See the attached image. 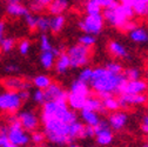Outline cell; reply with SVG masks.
Here are the masks:
<instances>
[{"mask_svg":"<svg viewBox=\"0 0 148 147\" xmlns=\"http://www.w3.org/2000/svg\"><path fill=\"white\" fill-rule=\"evenodd\" d=\"M129 38L134 43L146 44V43H148V32L141 27H136L134 31L129 33Z\"/></svg>","mask_w":148,"mask_h":147,"instance_id":"cell-24","label":"cell"},{"mask_svg":"<svg viewBox=\"0 0 148 147\" xmlns=\"http://www.w3.org/2000/svg\"><path fill=\"white\" fill-rule=\"evenodd\" d=\"M92 137H94V127L86 125L82 131V138H92Z\"/></svg>","mask_w":148,"mask_h":147,"instance_id":"cell-47","label":"cell"},{"mask_svg":"<svg viewBox=\"0 0 148 147\" xmlns=\"http://www.w3.org/2000/svg\"><path fill=\"white\" fill-rule=\"evenodd\" d=\"M92 73H93V69L89 68V67H85L82 68V71L80 72V74H79V79L81 82H85V84H89L90 79H92Z\"/></svg>","mask_w":148,"mask_h":147,"instance_id":"cell-41","label":"cell"},{"mask_svg":"<svg viewBox=\"0 0 148 147\" xmlns=\"http://www.w3.org/2000/svg\"><path fill=\"white\" fill-rule=\"evenodd\" d=\"M45 134L44 132L40 131H34L32 132V134L29 135V140L35 145V146H41V144L45 141Z\"/></svg>","mask_w":148,"mask_h":147,"instance_id":"cell-37","label":"cell"},{"mask_svg":"<svg viewBox=\"0 0 148 147\" xmlns=\"http://www.w3.org/2000/svg\"><path fill=\"white\" fill-rule=\"evenodd\" d=\"M86 100H87V98L78 95V94H73V93L67 94V106H69L72 109L81 111L82 108H85Z\"/></svg>","mask_w":148,"mask_h":147,"instance_id":"cell-17","label":"cell"},{"mask_svg":"<svg viewBox=\"0 0 148 147\" xmlns=\"http://www.w3.org/2000/svg\"><path fill=\"white\" fill-rule=\"evenodd\" d=\"M67 7H68V1H66V0H54V1H51L47 8L49 13L53 16H55V15H62V13L67 10Z\"/></svg>","mask_w":148,"mask_h":147,"instance_id":"cell-20","label":"cell"},{"mask_svg":"<svg viewBox=\"0 0 148 147\" xmlns=\"http://www.w3.org/2000/svg\"><path fill=\"white\" fill-rule=\"evenodd\" d=\"M15 46V40L13 38H8V36H6V38L0 43V47H1L3 52L5 53H10Z\"/></svg>","mask_w":148,"mask_h":147,"instance_id":"cell-39","label":"cell"},{"mask_svg":"<svg viewBox=\"0 0 148 147\" xmlns=\"http://www.w3.org/2000/svg\"><path fill=\"white\" fill-rule=\"evenodd\" d=\"M66 54L69 59L71 67L79 68V67L86 66L88 64L90 51H89V48H87L80 44H77V45H73L72 47H69Z\"/></svg>","mask_w":148,"mask_h":147,"instance_id":"cell-6","label":"cell"},{"mask_svg":"<svg viewBox=\"0 0 148 147\" xmlns=\"http://www.w3.org/2000/svg\"><path fill=\"white\" fill-rule=\"evenodd\" d=\"M128 120V117L125 112H115L113 114H110L108 118V125L109 127H112L115 131H120L121 128H123V126L126 125Z\"/></svg>","mask_w":148,"mask_h":147,"instance_id":"cell-16","label":"cell"},{"mask_svg":"<svg viewBox=\"0 0 148 147\" xmlns=\"http://www.w3.org/2000/svg\"><path fill=\"white\" fill-rule=\"evenodd\" d=\"M51 119H58L71 125L78 121V115L75 111H71L66 101H47L42 105L41 120L45 122Z\"/></svg>","mask_w":148,"mask_h":147,"instance_id":"cell-2","label":"cell"},{"mask_svg":"<svg viewBox=\"0 0 148 147\" xmlns=\"http://www.w3.org/2000/svg\"><path fill=\"white\" fill-rule=\"evenodd\" d=\"M90 147H93V146H90Z\"/></svg>","mask_w":148,"mask_h":147,"instance_id":"cell-57","label":"cell"},{"mask_svg":"<svg viewBox=\"0 0 148 147\" xmlns=\"http://www.w3.org/2000/svg\"><path fill=\"white\" fill-rule=\"evenodd\" d=\"M101 101H102V105H103V108L106 109V112L107 111H116V109L120 108L118 99L114 98L113 95H110L109 98H106V99H103Z\"/></svg>","mask_w":148,"mask_h":147,"instance_id":"cell-32","label":"cell"},{"mask_svg":"<svg viewBox=\"0 0 148 147\" xmlns=\"http://www.w3.org/2000/svg\"><path fill=\"white\" fill-rule=\"evenodd\" d=\"M7 125L0 124V147H16L15 145L11 144L7 137Z\"/></svg>","mask_w":148,"mask_h":147,"instance_id":"cell-30","label":"cell"},{"mask_svg":"<svg viewBox=\"0 0 148 147\" xmlns=\"http://www.w3.org/2000/svg\"><path fill=\"white\" fill-rule=\"evenodd\" d=\"M24 18H25L26 25H27L31 30H35V28H36V18H38V16H35L34 14H32V13L29 12V13L26 14Z\"/></svg>","mask_w":148,"mask_h":147,"instance_id":"cell-45","label":"cell"},{"mask_svg":"<svg viewBox=\"0 0 148 147\" xmlns=\"http://www.w3.org/2000/svg\"><path fill=\"white\" fill-rule=\"evenodd\" d=\"M69 147H79V146H78V145H75V144H71V145H69Z\"/></svg>","mask_w":148,"mask_h":147,"instance_id":"cell-53","label":"cell"},{"mask_svg":"<svg viewBox=\"0 0 148 147\" xmlns=\"http://www.w3.org/2000/svg\"><path fill=\"white\" fill-rule=\"evenodd\" d=\"M47 147H60V146H55V145H49V146H47Z\"/></svg>","mask_w":148,"mask_h":147,"instance_id":"cell-54","label":"cell"},{"mask_svg":"<svg viewBox=\"0 0 148 147\" xmlns=\"http://www.w3.org/2000/svg\"><path fill=\"white\" fill-rule=\"evenodd\" d=\"M8 125H7V137L11 144L15 145L16 147L26 146L31 140H29V134L23 130V127L18 120L15 114H11L8 118Z\"/></svg>","mask_w":148,"mask_h":147,"instance_id":"cell-5","label":"cell"},{"mask_svg":"<svg viewBox=\"0 0 148 147\" xmlns=\"http://www.w3.org/2000/svg\"><path fill=\"white\" fill-rule=\"evenodd\" d=\"M105 68L110 73H114V74H121L122 73V66L118 61H108L105 65Z\"/></svg>","mask_w":148,"mask_h":147,"instance_id":"cell-38","label":"cell"},{"mask_svg":"<svg viewBox=\"0 0 148 147\" xmlns=\"http://www.w3.org/2000/svg\"><path fill=\"white\" fill-rule=\"evenodd\" d=\"M51 84H52L51 78H49V77H47V76H44V74L36 76V77L33 79V85L36 87V89L45 91V89H46Z\"/></svg>","mask_w":148,"mask_h":147,"instance_id":"cell-29","label":"cell"},{"mask_svg":"<svg viewBox=\"0 0 148 147\" xmlns=\"http://www.w3.org/2000/svg\"><path fill=\"white\" fill-rule=\"evenodd\" d=\"M71 67V63L69 59L67 57L66 53H61L60 57H58L57 61H55V71H57L59 74H64L67 72V69Z\"/></svg>","mask_w":148,"mask_h":147,"instance_id":"cell-25","label":"cell"},{"mask_svg":"<svg viewBox=\"0 0 148 147\" xmlns=\"http://www.w3.org/2000/svg\"><path fill=\"white\" fill-rule=\"evenodd\" d=\"M138 27V25H136V23L135 21H132V20H129V21H127L120 30L122 31V32H127V33H131L132 31H134L135 28Z\"/></svg>","mask_w":148,"mask_h":147,"instance_id":"cell-46","label":"cell"},{"mask_svg":"<svg viewBox=\"0 0 148 147\" xmlns=\"http://www.w3.org/2000/svg\"><path fill=\"white\" fill-rule=\"evenodd\" d=\"M33 100L36 102V104H40V105H44L46 102V99H45V93L44 91L41 89H35V92H33V95H32Z\"/></svg>","mask_w":148,"mask_h":147,"instance_id":"cell-44","label":"cell"},{"mask_svg":"<svg viewBox=\"0 0 148 147\" xmlns=\"http://www.w3.org/2000/svg\"><path fill=\"white\" fill-rule=\"evenodd\" d=\"M103 20H107L114 27L121 28L127 21L134 16V12L131 6V0H122L113 10H102L101 13Z\"/></svg>","mask_w":148,"mask_h":147,"instance_id":"cell-4","label":"cell"},{"mask_svg":"<svg viewBox=\"0 0 148 147\" xmlns=\"http://www.w3.org/2000/svg\"><path fill=\"white\" fill-rule=\"evenodd\" d=\"M79 44L89 48L92 47L94 44H95V36L93 35H89V34H85V35H81L80 38H79Z\"/></svg>","mask_w":148,"mask_h":147,"instance_id":"cell-40","label":"cell"},{"mask_svg":"<svg viewBox=\"0 0 148 147\" xmlns=\"http://www.w3.org/2000/svg\"><path fill=\"white\" fill-rule=\"evenodd\" d=\"M18 120H19L23 130L25 132H34L36 131V128L39 126V119L36 117L35 113H33L32 111H23L16 115Z\"/></svg>","mask_w":148,"mask_h":147,"instance_id":"cell-10","label":"cell"},{"mask_svg":"<svg viewBox=\"0 0 148 147\" xmlns=\"http://www.w3.org/2000/svg\"><path fill=\"white\" fill-rule=\"evenodd\" d=\"M85 108L89 109V111H93L95 113H106L102 101L97 97H88L85 104Z\"/></svg>","mask_w":148,"mask_h":147,"instance_id":"cell-22","label":"cell"},{"mask_svg":"<svg viewBox=\"0 0 148 147\" xmlns=\"http://www.w3.org/2000/svg\"><path fill=\"white\" fill-rule=\"evenodd\" d=\"M94 135L97 138V142L101 146L109 145L113 141V133L106 120H100L99 124L94 127Z\"/></svg>","mask_w":148,"mask_h":147,"instance_id":"cell-9","label":"cell"},{"mask_svg":"<svg viewBox=\"0 0 148 147\" xmlns=\"http://www.w3.org/2000/svg\"><path fill=\"white\" fill-rule=\"evenodd\" d=\"M51 4V0H36V1H31L29 3V8L34 12H41L48 5Z\"/></svg>","mask_w":148,"mask_h":147,"instance_id":"cell-35","label":"cell"},{"mask_svg":"<svg viewBox=\"0 0 148 147\" xmlns=\"http://www.w3.org/2000/svg\"><path fill=\"white\" fill-rule=\"evenodd\" d=\"M85 125H82L81 122L77 121L69 125V131H68V135L71 141L73 142L74 140H77L79 138H82V131H84Z\"/></svg>","mask_w":148,"mask_h":147,"instance_id":"cell-27","label":"cell"},{"mask_svg":"<svg viewBox=\"0 0 148 147\" xmlns=\"http://www.w3.org/2000/svg\"><path fill=\"white\" fill-rule=\"evenodd\" d=\"M40 48H41V52H51L52 48H53V45L51 43L49 36L46 33H44L40 36Z\"/></svg>","mask_w":148,"mask_h":147,"instance_id":"cell-36","label":"cell"},{"mask_svg":"<svg viewBox=\"0 0 148 147\" xmlns=\"http://www.w3.org/2000/svg\"><path fill=\"white\" fill-rule=\"evenodd\" d=\"M40 63L44 68L51 69L55 64V57L52 52H41L40 54Z\"/></svg>","mask_w":148,"mask_h":147,"instance_id":"cell-28","label":"cell"},{"mask_svg":"<svg viewBox=\"0 0 148 147\" xmlns=\"http://www.w3.org/2000/svg\"><path fill=\"white\" fill-rule=\"evenodd\" d=\"M5 34H6V24L4 20H0V43L6 38Z\"/></svg>","mask_w":148,"mask_h":147,"instance_id":"cell-49","label":"cell"},{"mask_svg":"<svg viewBox=\"0 0 148 147\" xmlns=\"http://www.w3.org/2000/svg\"><path fill=\"white\" fill-rule=\"evenodd\" d=\"M148 89V85L145 80H135V81H126L120 89V94H145Z\"/></svg>","mask_w":148,"mask_h":147,"instance_id":"cell-12","label":"cell"},{"mask_svg":"<svg viewBox=\"0 0 148 147\" xmlns=\"http://www.w3.org/2000/svg\"><path fill=\"white\" fill-rule=\"evenodd\" d=\"M69 93L78 94V95H81V97H85V98L90 97V92H89L88 85L85 84V82H81L80 80H74L72 82Z\"/></svg>","mask_w":148,"mask_h":147,"instance_id":"cell-18","label":"cell"},{"mask_svg":"<svg viewBox=\"0 0 148 147\" xmlns=\"http://www.w3.org/2000/svg\"><path fill=\"white\" fill-rule=\"evenodd\" d=\"M51 52L54 54V57H60V54H61V51L59 47H53Z\"/></svg>","mask_w":148,"mask_h":147,"instance_id":"cell-52","label":"cell"},{"mask_svg":"<svg viewBox=\"0 0 148 147\" xmlns=\"http://www.w3.org/2000/svg\"><path fill=\"white\" fill-rule=\"evenodd\" d=\"M36 28L42 32V34L49 31V18L46 15H40L36 18Z\"/></svg>","mask_w":148,"mask_h":147,"instance_id":"cell-34","label":"cell"},{"mask_svg":"<svg viewBox=\"0 0 148 147\" xmlns=\"http://www.w3.org/2000/svg\"><path fill=\"white\" fill-rule=\"evenodd\" d=\"M126 81L127 80L125 79L122 73L114 74V73L107 71L105 67H97L92 73L89 85L98 94L107 93L113 95V93L120 94V89Z\"/></svg>","mask_w":148,"mask_h":147,"instance_id":"cell-1","label":"cell"},{"mask_svg":"<svg viewBox=\"0 0 148 147\" xmlns=\"http://www.w3.org/2000/svg\"><path fill=\"white\" fill-rule=\"evenodd\" d=\"M80 117H81V119L85 121V124L87 126H92V127H95L100 121L98 113H95L93 111H89V109H87V108H82L81 109Z\"/></svg>","mask_w":148,"mask_h":147,"instance_id":"cell-21","label":"cell"},{"mask_svg":"<svg viewBox=\"0 0 148 147\" xmlns=\"http://www.w3.org/2000/svg\"><path fill=\"white\" fill-rule=\"evenodd\" d=\"M21 100L18 92L4 91L0 93V109L10 114H15L21 107Z\"/></svg>","mask_w":148,"mask_h":147,"instance_id":"cell-7","label":"cell"},{"mask_svg":"<svg viewBox=\"0 0 148 147\" xmlns=\"http://www.w3.org/2000/svg\"><path fill=\"white\" fill-rule=\"evenodd\" d=\"M18 95H19L21 102H24V101H27V100L29 99L31 92H29V91H20V92H18Z\"/></svg>","mask_w":148,"mask_h":147,"instance_id":"cell-48","label":"cell"},{"mask_svg":"<svg viewBox=\"0 0 148 147\" xmlns=\"http://www.w3.org/2000/svg\"><path fill=\"white\" fill-rule=\"evenodd\" d=\"M131 6L134 14L140 16L148 15V0H131Z\"/></svg>","mask_w":148,"mask_h":147,"instance_id":"cell-23","label":"cell"},{"mask_svg":"<svg viewBox=\"0 0 148 147\" xmlns=\"http://www.w3.org/2000/svg\"><path fill=\"white\" fill-rule=\"evenodd\" d=\"M68 131H69V125L58 119H51L44 122V134L55 146L73 144L69 139Z\"/></svg>","mask_w":148,"mask_h":147,"instance_id":"cell-3","label":"cell"},{"mask_svg":"<svg viewBox=\"0 0 148 147\" xmlns=\"http://www.w3.org/2000/svg\"><path fill=\"white\" fill-rule=\"evenodd\" d=\"M6 12L12 16H25L29 13V10L24 6L20 1L16 0H10L6 4Z\"/></svg>","mask_w":148,"mask_h":147,"instance_id":"cell-15","label":"cell"},{"mask_svg":"<svg viewBox=\"0 0 148 147\" xmlns=\"http://www.w3.org/2000/svg\"><path fill=\"white\" fill-rule=\"evenodd\" d=\"M103 18L101 14H93V15H87L85 16L84 20H80L78 23V26L80 30H82L86 34L89 35H98L102 28H103Z\"/></svg>","mask_w":148,"mask_h":147,"instance_id":"cell-8","label":"cell"},{"mask_svg":"<svg viewBox=\"0 0 148 147\" xmlns=\"http://www.w3.org/2000/svg\"><path fill=\"white\" fill-rule=\"evenodd\" d=\"M45 99L47 101H66L67 102V92L57 82H52L45 91Z\"/></svg>","mask_w":148,"mask_h":147,"instance_id":"cell-11","label":"cell"},{"mask_svg":"<svg viewBox=\"0 0 148 147\" xmlns=\"http://www.w3.org/2000/svg\"><path fill=\"white\" fill-rule=\"evenodd\" d=\"M122 74L127 81H135V80H140L141 71L136 67H131V68H127Z\"/></svg>","mask_w":148,"mask_h":147,"instance_id":"cell-31","label":"cell"},{"mask_svg":"<svg viewBox=\"0 0 148 147\" xmlns=\"http://www.w3.org/2000/svg\"><path fill=\"white\" fill-rule=\"evenodd\" d=\"M141 127H142V131L148 134V114L143 117V119H142V126Z\"/></svg>","mask_w":148,"mask_h":147,"instance_id":"cell-51","label":"cell"},{"mask_svg":"<svg viewBox=\"0 0 148 147\" xmlns=\"http://www.w3.org/2000/svg\"><path fill=\"white\" fill-rule=\"evenodd\" d=\"M108 49L116 58H126V59L129 58V54H128L126 47L121 43H119V41H114V40L113 41H109Z\"/></svg>","mask_w":148,"mask_h":147,"instance_id":"cell-19","label":"cell"},{"mask_svg":"<svg viewBox=\"0 0 148 147\" xmlns=\"http://www.w3.org/2000/svg\"><path fill=\"white\" fill-rule=\"evenodd\" d=\"M1 85L6 88V91H13V92H20V91H29L31 84L21 78L18 77H8L3 79Z\"/></svg>","mask_w":148,"mask_h":147,"instance_id":"cell-13","label":"cell"},{"mask_svg":"<svg viewBox=\"0 0 148 147\" xmlns=\"http://www.w3.org/2000/svg\"><path fill=\"white\" fill-rule=\"evenodd\" d=\"M143 147H148V142H147V144H145V145H143Z\"/></svg>","mask_w":148,"mask_h":147,"instance_id":"cell-55","label":"cell"},{"mask_svg":"<svg viewBox=\"0 0 148 147\" xmlns=\"http://www.w3.org/2000/svg\"><path fill=\"white\" fill-rule=\"evenodd\" d=\"M5 71L7 73H15L19 71V66L15 65V64H7V66L5 67Z\"/></svg>","mask_w":148,"mask_h":147,"instance_id":"cell-50","label":"cell"},{"mask_svg":"<svg viewBox=\"0 0 148 147\" xmlns=\"http://www.w3.org/2000/svg\"><path fill=\"white\" fill-rule=\"evenodd\" d=\"M34 147H42V146H34Z\"/></svg>","mask_w":148,"mask_h":147,"instance_id":"cell-56","label":"cell"},{"mask_svg":"<svg viewBox=\"0 0 148 147\" xmlns=\"http://www.w3.org/2000/svg\"><path fill=\"white\" fill-rule=\"evenodd\" d=\"M65 23H66V19H65L64 14L52 16L49 19V31H52L53 33H59L64 28Z\"/></svg>","mask_w":148,"mask_h":147,"instance_id":"cell-26","label":"cell"},{"mask_svg":"<svg viewBox=\"0 0 148 147\" xmlns=\"http://www.w3.org/2000/svg\"><path fill=\"white\" fill-rule=\"evenodd\" d=\"M148 101V97L146 94H120L118 102L120 107H127L132 105H143Z\"/></svg>","mask_w":148,"mask_h":147,"instance_id":"cell-14","label":"cell"},{"mask_svg":"<svg viewBox=\"0 0 148 147\" xmlns=\"http://www.w3.org/2000/svg\"><path fill=\"white\" fill-rule=\"evenodd\" d=\"M101 10H113L119 5V1L115 0H98Z\"/></svg>","mask_w":148,"mask_h":147,"instance_id":"cell-42","label":"cell"},{"mask_svg":"<svg viewBox=\"0 0 148 147\" xmlns=\"http://www.w3.org/2000/svg\"><path fill=\"white\" fill-rule=\"evenodd\" d=\"M18 49H19L21 56H27L29 49H31V43H29V40H27V39L21 40L19 43V45H18Z\"/></svg>","mask_w":148,"mask_h":147,"instance_id":"cell-43","label":"cell"},{"mask_svg":"<svg viewBox=\"0 0 148 147\" xmlns=\"http://www.w3.org/2000/svg\"><path fill=\"white\" fill-rule=\"evenodd\" d=\"M86 12L87 15H93V14H101V7L98 3V0H89L86 3Z\"/></svg>","mask_w":148,"mask_h":147,"instance_id":"cell-33","label":"cell"}]
</instances>
